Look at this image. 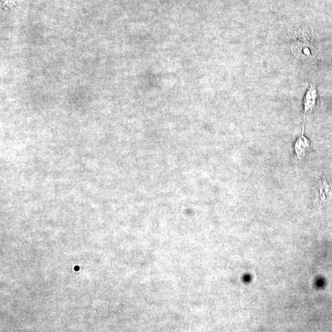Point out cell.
Wrapping results in <instances>:
<instances>
[{"mask_svg":"<svg viewBox=\"0 0 332 332\" xmlns=\"http://www.w3.org/2000/svg\"><path fill=\"white\" fill-rule=\"evenodd\" d=\"M310 146V141L304 136V128L302 130V135L296 139L294 143V153L296 158L302 159L305 156L306 152Z\"/></svg>","mask_w":332,"mask_h":332,"instance_id":"277c9868","label":"cell"},{"mask_svg":"<svg viewBox=\"0 0 332 332\" xmlns=\"http://www.w3.org/2000/svg\"><path fill=\"white\" fill-rule=\"evenodd\" d=\"M317 98H318V95H317V91L315 86L310 85L306 91L303 101L304 125H305L306 114H307L309 111L313 110V108L315 107L317 102Z\"/></svg>","mask_w":332,"mask_h":332,"instance_id":"3957f363","label":"cell"},{"mask_svg":"<svg viewBox=\"0 0 332 332\" xmlns=\"http://www.w3.org/2000/svg\"><path fill=\"white\" fill-rule=\"evenodd\" d=\"M318 48L315 38L307 30L301 29L294 32L291 49L296 56L302 59L314 57Z\"/></svg>","mask_w":332,"mask_h":332,"instance_id":"6da1fadb","label":"cell"},{"mask_svg":"<svg viewBox=\"0 0 332 332\" xmlns=\"http://www.w3.org/2000/svg\"><path fill=\"white\" fill-rule=\"evenodd\" d=\"M75 270H79V267H76V268H75Z\"/></svg>","mask_w":332,"mask_h":332,"instance_id":"5b68a950","label":"cell"},{"mask_svg":"<svg viewBox=\"0 0 332 332\" xmlns=\"http://www.w3.org/2000/svg\"><path fill=\"white\" fill-rule=\"evenodd\" d=\"M332 188L326 181L321 182L316 186L313 192V204L316 207H320L331 199Z\"/></svg>","mask_w":332,"mask_h":332,"instance_id":"7a4b0ae2","label":"cell"}]
</instances>
